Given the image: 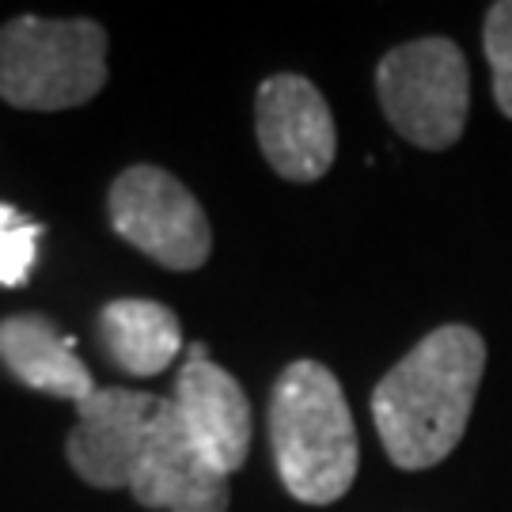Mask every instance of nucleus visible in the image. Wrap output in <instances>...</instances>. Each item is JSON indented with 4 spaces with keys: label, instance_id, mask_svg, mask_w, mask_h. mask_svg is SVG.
I'll use <instances>...</instances> for the list:
<instances>
[{
    "label": "nucleus",
    "instance_id": "f257e3e1",
    "mask_svg": "<svg viewBox=\"0 0 512 512\" xmlns=\"http://www.w3.org/2000/svg\"><path fill=\"white\" fill-rule=\"evenodd\" d=\"M486 372V342L467 323L425 334L372 391V421L399 471H425L456 452Z\"/></svg>",
    "mask_w": 512,
    "mask_h": 512
},
{
    "label": "nucleus",
    "instance_id": "423d86ee",
    "mask_svg": "<svg viewBox=\"0 0 512 512\" xmlns=\"http://www.w3.org/2000/svg\"><path fill=\"white\" fill-rule=\"evenodd\" d=\"M255 129L266 164L289 183L323 179L338 156L334 114L308 76H266L258 84Z\"/></svg>",
    "mask_w": 512,
    "mask_h": 512
},
{
    "label": "nucleus",
    "instance_id": "7ed1b4c3",
    "mask_svg": "<svg viewBox=\"0 0 512 512\" xmlns=\"http://www.w3.org/2000/svg\"><path fill=\"white\" fill-rule=\"evenodd\" d=\"M107 46L95 19H8L0 27V99L19 110L84 107L107 84Z\"/></svg>",
    "mask_w": 512,
    "mask_h": 512
},
{
    "label": "nucleus",
    "instance_id": "f8f14e48",
    "mask_svg": "<svg viewBox=\"0 0 512 512\" xmlns=\"http://www.w3.org/2000/svg\"><path fill=\"white\" fill-rule=\"evenodd\" d=\"M42 232L46 228L38 220L19 213L16 205L0 202V285L4 289H19L31 281Z\"/></svg>",
    "mask_w": 512,
    "mask_h": 512
},
{
    "label": "nucleus",
    "instance_id": "ddd939ff",
    "mask_svg": "<svg viewBox=\"0 0 512 512\" xmlns=\"http://www.w3.org/2000/svg\"><path fill=\"white\" fill-rule=\"evenodd\" d=\"M482 46H486V61H490V73H494L497 107L505 118H512V0H497L486 12Z\"/></svg>",
    "mask_w": 512,
    "mask_h": 512
},
{
    "label": "nucleus",
    "instance_id": "9d476101",
    "mask_svg": "<svg viewBox=\"0 0 512 512\" xmlns=\"http://www.w3.org/2000/svg\"><path fill=\"white\" fill-rule=\"evenodd\" d=\"M0 361L16 384L42 395H57L76 406L95 395V380L76 357V342L42 311L0 319Z\"/></svg>",
    "mask_w": 512,
    "mask_h": 512
},
{
    "label": "nucleus",
    "instance_id": "39448f33",
    "mask_svg": "<svg viewBox=\"0 0 512 512\" xmlns=\"http://www.w3.org/2000/svg\"><path fill=\"white\" fill-rule=\"evenodd\" d=\"M110 228L167 270H202L213 251V228L202 202L171 171L133 164L110 183Z\"/></svg>",
    "mask_w": 512,
    "mask_h": 512
},
{
    "label": "nucleus",
    "instance_id": "f03ea898",
    "mask_svg": "<svg viewBox=\"0 0 512 512\" xmlns=\"http://www.w3.org/2000/svg\"><path fill=\"white\" fill-rule=\"evenodd\" d=\"M270 448L281 486L300 505L349 494L361 444L338 376L319 361H293L270 395Z\"/></svg>",
    "mask_w": 512,
    "mask_h": 512
},
{
    "label": "nucleus",
    "instance_id": "9b49d317",
    "mask_svg": "<svg viewBox=\"0 0 512 512\" xmlns=\"http://www.w3.org/2000/svg\"><path fill=\"white\" fill-rule=\"evenodd\" d=\"M99 342L107 361L126 376L148 380L160 376L183 353V327L179 315L160 300L122 296L99 308Z\"/></svg>",
    "mask_w": 512,
    "mask_h": 512
},
{
    "label": "nucleus",
    "instance_id": "1a4fd4ad",
    "mask_svg": "<svg viewBox=\"0 0 512 512\" xmlns=\"http://www.w3.org/2000/svg\"><path fill=\"white\" fill-rule=\"evenodd\" d=\"M76 410L80 418L65 440L73 471L95 490L129 486V471L160 410V395L133 387H95V395H88Z\"/></svg>",
    "mask_w": 512,
    "mask_h": 512
},
{
    "label": "nucleus",
    "instance_id": "20e7f679",
    "mask_svg": "<svg viewBox=\"0 0 512 512\" xmlns=\"http://www.w3.org/2000/svg\"><path fill=\"white\" fill-rule=\"evenodd\" d=\"M376 95L387 122L410 145L440 152L463 137L471 110L467 57L452 38H414L387 50L376 69Z\"/></svg>",
    "mask_w": 512,
    "mask_h": 512
},
{
    "label": "nucleus",
    "instance_id": "6e6552de",
    "mask_svg": "<svg viewBox=\"0 0 512 512\" xmlns=\"http://www.w3.org/2000/svg\"><path fill=\"white\" fill-rule=\"evenodd\" d=\"M126 490L152 512H228L232 497L228 478L198 456L167 399H160V410L148 425Z\"/></svg>",
    "mask_w": 512,
    "mask_h": 512
},
{
    "label": "nucleus",
    "instance_id": "0eeeda50",
    "mask_svg": "<svg viewBox=\"0 0 512 512\" xmlns=\"http://www.w3.org/2000/svg\"><path fill=\"white\" fill-rule=\"evenodd\" d=\"M175 414L186 440L198 456L228 478L247 463L251 452V403L239 380L209 357L205 342L186 349V361L175 380Z\"/></svg>",
    "mask_w": 512,
    "mask_h": 512
}]
</instances>
